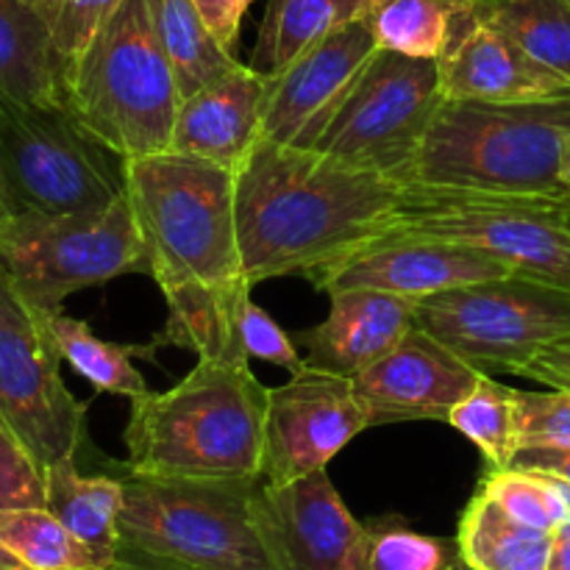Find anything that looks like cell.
<instances>
[{
	"instance_id": "cell-44",
	"label": "cell",
	"mask_w": 570,
	"mask_h": 570,
	"mask_svg": "<svg viewBox=\"0 0 570 570\" xmlns=\"http://www.w3.org/2000/svg\"><path fill=\"white\" fill-rule=\"evenodd\" d=\"M9 215V204H6V193H3V184H0V220Z\"/></svg>"
},
{
	"instance_id": "cell-3",
	"label": "cell",
	"mask_w": 570,
	"mask_h": 570,
	"mask_svg": "<svg viewBox=\"0 0 570 570\" xmlns=\"http://www.w3.org/2000/svg\"><path fill=\"white\" fill-rule=\"evenodd\" d=\"M126 195L161 295L250 287L237 239V173L161 150L126 159Z\"/></svg>"
},
{
	"instance_id": "cell-9",
	"label": "cell",
	"mask_w": 570,
	"mask_h": 570,
	"mask_svg": "<svg viewBox=\"0 0 570 570\" xmlns=\"http://www.w3.org/2000/svg\"><path fill=\"white\" fill-rule=\"evenodd\" d=\"M390 232L476 245L515 276L570 293V206L560 198L410 184Z\"/></svg>"
},
{
	"instance_id": "cell-34",
	"label": "cell",
	"mask_w": 570,
	"mask_h": 570,
	"mask_svg": "<svg viewBox=\"0 0 570 570\" xmlns=\"http://www.w3.org/2000/svg\"><path fill=\"white\" fill-rule=\"evenodd\" d=\"M515 426L521 449H566L570 445V390L551 387L546 393L515 390Z\"/></svg>"
},
{
	"instance_id": "cell-38",
	"label": "cell",
	"mask_w": 570,
	"mask_h": 570,
	"mask_svg": "<svg viewBox=\"0 0 570 570\" xmlns=\"http://www.w3.org/2000/svg\"><path fill=\"white\" fill-rule=\"evenodd\" d=\"M518 376L532 379V382L546 384V387L570 390V337L540 351L534 360H529L518 371Z\"/></svg>"
},
{
	"instance_id": "cell-8",
	"label": "cell",
	"mask_w": 570,
	"mask_h": 570,
	"mask_svg": "<svg viewBox=\"0 0 570 570\" xmlns=\"http://www.w3.org/2000/svg\"><path fill=\"white\" fill-rule=\"evenodd\" d=\"M0 265L45 315L61 312L67 295L78 289L150 273L128 195L106 209L72 215L9 212L0 220Z\"/></svg>"
},
{
	"instance_id": "cell-42",
	"label": "cell",
	"mask_w": 570,
	"mask_h": 570,
	"mask_svg": "<svg viewBox=\"0 0 570 570\" xmlns=\"http://www.w3.org/2000/svg\"><path fill=\"white\" fill-rule=\"evenodd\" d=\"M0 570H28V568L22 566V562L17 560V557L11 554L3 543H0Z\"/></svg>"
},
{
	"instance_id": "cell-2",
	"label": "cell",
	"mask_w": 570,
	"mask_h": 570,
	"mask_svg": "<svg viewBox=\"0 0 570 570\" xmlns=\"http://www.w3.org/2000/svg\"><path fill=\"white\" fill-rule=\"evenodd\" d=\"M267 387L248 362L198 360L165 393L131 401L120 471L178 479H262Z\"/></svg>"
},
{
	"instance_id": "cell-7",
	"label": "cell",
	"mask_w": 570,
	"mask_h": 570,
	"mask_svg": "<svg viewBox=\"0 0 570 570\" xmlns=\"http://www.w3.org/2000/svg\"><path fill=\"white\" fill-rule=\"evenodd\" d=\"M0 184L9 212H95L126 195V159L70 106L0 98Z\"/></svg>"
},
{
	"instance_id": "cell-41",
	"label": "cell",
	"mask_w": 570,
	"mask_h": 570,
	"mask_svg": "<svg viewBox=\"0 0 570 570\" xmlns=\"http://www.w3.org/2000/svg\"><path fill=\"white\" fill-rule=\"evenodd\" d=\"M549 570H570V518L551 532Z\"/></svg>"
},
{
	"instance_id": "cell-46",
	"label": "cell",
	"mask_w": 570,
	"mask_h": 570,
	"mask_svg": "<svg viewBox=\"0 0 570 570\" xmlns=\"http://www.w3.org/2000/svg\"><path fill=\"white\" fill-rule=\"evenodd\" d=\"M568 6H570V0H568Z\"/></svg>"
},
{
	"instance_id": "cell-28",
	"label": "cell",
	"mask_w": 570,
	"mask_h": 570,
	"mask_svg": "<svg viewBox=\"0 0 570 570\" xmlns=\"http://www.w3.org/2000/svg\"><path fill=\"white\" fill-rule=\"evenodd\" d=\"M0 543L28 570H100L117 560L76 538L45 507L0 512Z\"/></svg>"
},
{
	"instance_id": "cell-22",
	"label": "cell",
	"mask_w": 570,
	"mask_h": 570,
	"mask_svg": "<svg viewBox=\"0 0 570 570\" xmlns=\"http://www.w3.org/2000/svg\"><path fill=\"white\" fill-rule=\"evenodd\" d=\"M254 287L243 289H209L189 287L165 295L167 323L159 337L150 340L145 351L159 345H178L198 354V360L234 362L243 365L250 356L245 354L239 340V304Z\"/></svg>"
},
{
	"instance_id": "cell-21",
	"label": "cell",
	"mask_w": 570,
	"mask_h": 570,
	"mask_svg": "<svg viewBox=\"0 0 570 570\" xmlns=\"http://www.w3.org/2000/svg\"><path fill=\"white\" fill-rule=\"evenodd\" d=\"M0 98L65 104L53 53V0H0Z\"/></svg>"
},
{
	"instance_id": "cell-12",
	"label": "cell",
	"mask_w": 570,
	"mask_h": 570,
	"mask_svg": "<svg viewBox=\"0 0 570 570\" xmlns=\"http://www.w3.org/2000/svg\"><path fill=\"white\" fill-rule=\"evenodd\" d=\"M0 417L42 468L76 456L87 440V404L67 390L48 315L0 265Z\"/></svg>"
},
{
	"instance_id": "cell-1",
	"label": "cell",
	"mask_w": 570,
	"mask_h": 570,
	"mask_svg": "<svg viewBox=\"0 0 570 570\" xmlns=\"http://www.w3.org/2000/svg\"><path fill=\"white\" fill-rule=\"evenodd\" d=\"M404 187L315 148L262 137L237 170V239L250 287L309 276L390 232Z\"/></svg>"
},
{
	"instance_id": "cell-16",
	"label": "cell",
	"mask_w": 570,
	"mask_h": 570,
	"mask_svg": "<svg viewBox=\"0 0 570 570\" xmlns=\"http://www.w3.org/2000/svg\"><path fill=\"white\" fill-rule=\"evenodd\" d=\"M259 504L282 570H371V527L351 515L328 471L262 479Z\"/></svg>"
},
{
	"instance_id": "cell-33",
	"label": "cell",
	"mask_w": 570,
	"mask_h": 570,
	"mask_svg": "<svg viewBox=\"0 0 570 570\" xmlns=\"http://www.w3.org/2000/svg\"><path fill=\"white\" fill-rule=\"evenodd\" d=\"M122 0H53V53L61 95L72 67Z\"/></svg>"
},
{
	"instance_id": "cell-30",
	"label": "cell",
	"mask_w": 570,
	"mask_h": 570,
	"mask_svg": "<svg viewBox=\"0 0 570 570\" xmlns=\"http://www.w3.org/2000/svg\"><path fill=\"white\" fill-rule=\"evenodd\" d=\"M488 20L570 83L568 0H488Z\"/></svg>"
},
{
	"instance_id": "cell-26",
	"label": "cell",
	"mask_w": 570,
	"mask_h": 570,
	"mask_svg": "<svg viewBox=\"0 0 570 570\" xmlns=\"http://www.w3.org/2000/svg\"><path fill=\"white\" fill-rule=\"evenodd\" d=\"M488 0H371L365 20L379 48L440 59L451 39Z\"/></svg>"
},
{
	"instance_id": "cell-37",
	"label": "cell",
	"mask_w": 570,
	"mask_h": 570,
	"mask_svg": "<svg viewBox=\"0 0 570 570\" xmlns=\"http://www.w3.org/2000/svg\"><path fill=\"white\" fill-rule=\"evenodd\" d=\"M193 3L206 20V26L212 28L217 42L228 53H234L239 42V28H243V20L254 0H193Z\"/></svg>"
},
{
	"instance_id": "cell-4",
	"label": "cell",
	"mask_w": 570,
	"mask_h": 570,
	"mask_svg": "<svg viewBox=\"0 0 570 570\" xmlns=\"http://www.w3.org/2000/svg\"><path fill=\"white\" fill-rule=\"evenodd\" d=\"M568 137L570 92L527 104L445 100L404 187L568 200L562 181Z\"/></svg>"
},
{
	"instance_id": "cell-18",
	"label": "cell",
	"mask_w": 570,
	"mask_h": 570,
	"mask_svg": "<svg viewBox=\"0 0 570 570\" xmlns=\"http://www.w3.org/2000/svg\"><path fill=\"white\" fill-rule=\"evenodd\" d=\"M440 65L445 100L527 104L570 92V83L540 65L510 33L488 20V3L460 28Z\"/></svg>"
},
{
	"instance_id": "cell-13",
	"label": "cell",
	"mask_w": 570,
	"mask_h": 570,
	"mask_svg": "<svg viewBox=\"0 0 570 570\" xmlns=\"http://www.w3.org/2000/svg\"><path fill=\"white\" fill-rule=\"evenodd\" d=\"M367 423L354 379L306 365L282 387H267L262 479L287 484L326 471Z\"/></svg>"
},
{
	"instance_id": "cell-17",
	"label": "cell",
	"mask_w": 570,
	"mask_h": 570,
	"mask_svg": "<svg viewBox=\"0 0 570 570\" xmlns=\"http://www.w3.org/2000/svg\"><path fill=\"white\" fill-rule=\"evenodd\" d=\"M484 373L468 365L426 328L415 326L387 356L354 379L371 426L443 421L473 393Z\"/></svg>"
},
{
	"instance_id": "cell-31",
	"label": "cell",
	"mask_w": 570,
	"mask_h": 570,
	"mask_svg": "<svg viewBox=\"0 0 570 570\" xmlns=\"http://www.w3.org/2000/svg\"><path fill=\"white\" fill-rule=\"evenodd\" d=\"M451 426L465 434L493 471H507L518 454L515 426V390L495 382L484 373L473 393L456 404L449 417Z\"/></svg>"
},
{
	"instance_id": "cell-24",
	"label": "cell",
	"mask_w": 570,
	"mask_h": 570,
	"mask_svg": "<svg viewBox=\"0 0 570 570\" xmlns=\"http://www.w3.org/2000/svg\"><path fill=\"white\" fill-rule=\"evenodd\" d=\"M371 0H267L248 65L273 78L345 22L365 17Z\"/></svg>"
},
{
	"instance_id": "cell-27",
	"label": "cell",
	"mask_w": 570,
	"mask_h": 570,
	"mask_svg": "<svg viewBox=\"0 0 570 570\" xmlns=\"http://www.w3.org/2000/svg\"><path fill=\"white\" fill-rule=\"evenodd\" d=\"M48 328L53 334L59 354L78 376L87 379L98 393L122 395L134 401L148 393L142 373L131 365V356H148L142 345H117L95 337L87 321L56 312L48 315ZM150 360V356H148Z\"/></svg>"
},
{
	"instance_id": "cell-36",
	"label": "cell",
	"mask_w": 570,
	"mask_h": 570,
	"mask_svg": "<svg viewBox=\"0 0 570 570\" xmlns=\"http://www.w3.org/2000/svg\"><path fill=\"white\" fill-rule=\"evenodd\" d=\"M239 340H243V348L250 360L287 367L289 373H298L306 367L298 343L262 306H256L250 293L239 304Z\"/></svg>"
},
{
	"instance_id": "cell-5",
	"label": "cell",
	"mask_w": 570,
	"mask_h": 570,
	"mask_svg": "<svg viewBox=\"0 0 570 570\" xmlns=\"http://www.w3.org/2000/svg\"><path fill=\"white\" fill-rule=\"evenodd\" d=\"M65 106L122 159L170 150L181 89L159 28V0H122L72 67Z\"/></svg>"
},
{
	"instance_id": "cell-25",
	"label": "cell",
	"mask_w": 570,
	"mask_h": 570,
	"mask_svg": "<svg viewBox=\"0 0 570 570\" xmlns=\"http://www.w3.org/2000/svg\"><path fill=\"white\" fill-rule=\"evenodd\" d=\"M456 549L471 570H549L551 532L515 521L476 490L460 515Z\"/></svg>"
},
{
	"instance_id": "cell-23",
	"label": "cell",
	"mask_w": 570,
	"mask_h": 570,
	"mask_svg": "<svg viewBox=\"0 0 570 570\" xmlns=\"http://www.w3.org/2000/svg\"><path fill=\"white\" fill-rule=\"evenodd\" d=\"M122 501L120 476H83L76 468V456L45 468V510L111 560L120 551Z\"/></svg>"
},
{
	"instance_id": "cell-11",
	"label": "cell",
	"mask_w": 570,
	"mask_h": 570,
	"mask_svg": "<svg viewBox=\"0 0 570 570\" xmlns=\"http://www.w3.org/2000/svg\"><path fill=\"white\" fill-rule=\"evenodd\" d=\"M417 326L479 373L518 376L540 351L570 337V293L523 276L468 284L417 301Z\"/></svg>"
},
{
	"instance_id": "cell-19",
	"label": "cell",
	"mask_w": 570,
	"mask_h": 570,
	"mask_svg": "<svg viewBox=\"0 0 570 570\" xmlns=\"http://www.w3.org/2000/svg\"><path fill=\"white\" fill-rule=\"evenodd\" d=\"M328 298L326 321L293 334L304 362L317 371L356 379L417 326V301L412 298L379 289H340Z\"/></svg>"
},
{
	"instance_id": "cell-40",
	"label": "cell",
	"mask_w": 570,
	"mask_h": 570,
	"mask_svg": "<svg viewBox=\"0 0 570 570\" xmlns=\"http://www.w3.org/2000/svg\"><path fill=\"white\" fill-rule=\"evenodd\" d=\"M100 570H193V568H184L178 566V562L161 560V557H150V554H142V551H134V549H126V546H120L117 560Z\"/></svg>"
},
{
	"instance_id": "cell-10",
	"label": "cell",
	"mask_w": 570,
	"mask_h": 570,
	"mask_svg": "<svg viewBox=\"0 0 570 570\" xmlns=\"http://www.w3.org/2000/svg\"><path fill=\"white\" fill-rule=\"evenodd\" d=\"M443 104L438 59L379 48L315 150L404 187Z\"/></svg>"
},
{
	"instance_id": "cell-45",
	"label": "cell",
	"mask_w": 570,
	"mask_h": 570,
	"mask_svg": "<svg viewBox=\"0 0 570 570\" xmlns=\"http://www.w3.org/2000/svg\"><path fill=\"white\" fill-rule=\"evenodd\" d=\"M568 206H570V198H568Z\"/></svg>"
},
{
	"instance_id": "cell-29",
	"label": "cell",
	"mask_w": 570,
	"mask_h": 570,
	"mask_svg": "<svg viewBox=\"0 0 570 570\" xmlns=\"http://www.w3.org/2000/svg\"><path fill=\"white\" fill-rule=\"evenodd\" d=\"M159 28L181 100L239 65L237 56L217 42L193 0H159Z\"/></svg>"
},
{
	"instance_id": "cell-32",
	"label": "cell",
	"mask_w": 570,
	"mask_h": 570,
	"mask_svg": "<svg viewBox=\"0 0 570 570\" xmlns=\"http://www.w3.org/2000/svg\"><path fill=\"white\" fill-rule=\"evenodd\" d=\"M479 493L490 495L501 510L527 527L554 532L562 521L570 518V484L560 479L543 476V473L518 471H493L488 468L479 479Z\"/></svg>"
},
{
	"instance_id": "cell-43",
	"label": "cell",
	"mask_w": 570,
	"mask_h": 570,
	"mask_svg": "<svg viewBox=\"0 0 570 570\" xmlns=\"http://www.w3.org/2000/svg\"><path fill=\"white\" fill-rule=\"evenodd\" d=\"M562 181H566L568 198H570V137L566 142V150H562Z\"/></svg>"
},
{
	"instance_id": "cell-6",
	"label": "cell",
	"mask_w": 570,
	"mask_h": 570,
	"mask_svg": "<svg viewBox=\"0 0 570 570\" xmlns=\"http://www.w3.org/2000/svg\"><path fill=\"white\" fill-rule=\"evenodd\" d=\"M120 546L193 570H282L259 504L262 479L122 471Z\"/></svg>"
},
{
	"instance_id": "cell-20",
	"label": "cell",
	"mask_w": 570,
	"mask_h": 570,
	"mask_svg": "<svg viewBox=\"0 0 570 570\" xmlns=\"http://www.w3.org/2000/svg\"><path fill=\"white\" fill-rule=\"evenodd\" d=\"M267 83L271 78L239 61L226 76L184 98L170 150L215 161L237 173L262 139Z\"/></svg>"
},
{
	"instance_id": "cell-35",
	"label": "cell",
	"mask_w": 570,
	"mask_h": 570,
	"mask_svg": "<svg viewBox=\"0 0 570 570\" xmlns=\"http://www.w3.org/2000/svg\"><path fill=\"white\" fill-rule=\"evenodd\" d=\"M45 507V468L0 417V512Z\"/></svg>"
},
{
	"instance_id": "cell-14",
	"label": "cell",
	"mask_w": 570,
	"mask_h": 570,
	"mask_svg": "<svg viewBox=\"0 0 570 570\" xmlns=\"http://www.w3.org/2000/svg\"><path fill=\"white\" fill-rule=\"evenodd\" d=\"M515 276L499 256L476 245L451 243L410 232H384L351 250L343 259L312 271L315 289H379L401 298L423 301L449 289Z\"/></svg>"
},
{
	"instance_id": "cell-15",
	"label": "cell",
	"mask_w": 570,
	"mask_h": 570,
	"mask_svg": "<svg viewBox=\"0 0 570 570\" xmlns=\"http://www.w3.org/2000/svg\"><path fill=\"white\" fill-rule=\"evenodd\" d=\"M379 50L365 17L345 22L267 83L262 137L276 145L315 148L321 134Z\"/></svg>"
},
{
	"instance_id": "cell-39",
	"label": "cell",
	"mask_w": 570,
	"mask_h": 570,
	"mask_svg": "<svg viewBox=\"0 0 570 570\" xmlns=\"http://www.w3.org/2000/svg\"><path fill=\"white\" fill-rule=\"evenodd\" d=\"M510 468L543 473V476L560 479V482L570 484V445H566V449H549V445H538V449H518L515 460H512Z\"/></svg>"
}]
</instances>
